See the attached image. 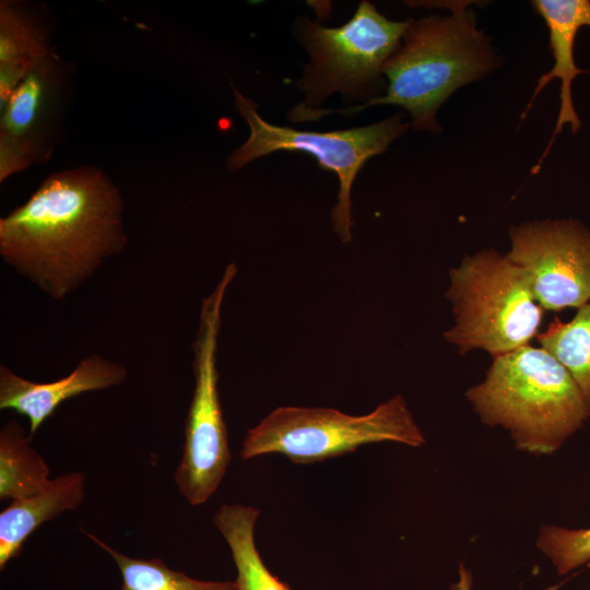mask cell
<instances>
[{
  "label": "cell",
  "mask_w": 590,
  "mask_h": 590,
  "mask_svg": "<svg viewBox=\"0 0 590 590\" xmlns=\"http://www.w3.org/2000/svg\"><path fill=\"white\" fill-rule=\"evenodd\" d=\"M236 273V264H227L215 287L202 299L192 343L194 388L185 424L182 457L175 473L179 493L192 506L204 504L216 492L231 461L216 359L222 307Z\"/></svg>",
  "instance_id": "8"
},
{
  "label": "cell",
  "mask_w": 590,
  "mask_h": 590,
  "mask_svg": "<svg viewBox=\"0 0 590 590\" xmlns=\"http://www.w3.org/2000/svg\"><path fill=\"white\" fill-rule=\"evenodd\" d=\"M380 441L410 447H421L426 441L400 394L365 415H350L331 408H276L247 430L239 455L248 460L278 453L293 463L309 464Z\"/></svg>",
  "instance_id": "6"
},
{
  "label": "cell",
  "mask_w": 590,
  "mask_h": 590,
  "mask_svg": "<svg viewBox=\"0 0 590 590\" xmlns=\"http://www.w3.org/2000/svg\"><path fill=\"white\" fill-rule=\"evenodd\" d=\"M451 590H472V574L463 563L459 566V580L451 586Z\"/></svg>",
  "instance_id": "20"
},
{
  "label": "cell",
  "mask_w": 590,
  "mask_h": 590,
  "mask_svg": "<svg viewBox=\"0 0 590 590\" xmlns=\"http://www.w3.org/2000/svg\"><path fill=\"white\" fill-rule=\"evenodd\" d=\"M85 498V475L79 471L52 479L40 493L12 500L0 514V569L16 557L26 539L43 523L76 509Z\"/></svg>",
  "instance_id": "14"
},
{
  "label": "cell",
  "mask_w": 590,
  "mask_h": 590,
  "mask_svg": "<svg viewBox=\"0 0 590 590\" xmlns=\"http://www.w3.org/2000/svg\"><path fill=\"white\" fill-rule=\"evenodd\" d=\"M119 188L101 168L50 174L0 219V255L46 295L61 300L128 244Z\"/></svg>",
  "instance_id": "1"
},
{
  "label": "cell",
  "mask_w": 590,
  "mask_h": 590,
  "mask_svg": "<svg viewBox=\"0 0 590 590\" xmlns=\"http://www.w3.org/2000/svg\"><path fill=\"white\" fill-rule=\"evenodd\" d=\"M84 533L108 553L121 573V590H238L235 581H205L170 569L161 558H133L123 555L95 535Z\"/></svg>",
  "instance_id": "18"
},
{
  "label": "cell",
  "mask_w": 590,
  "mask_h": 590,
  "mask_svg": "<svg viewBox=\"0 0 590 590\" xmlns=\"http://www.w3.org/2000/svg\"><path fill=\"white\" fill-rule=\"evenodd\" d=\"M534 11L544 20L548 30L550 50L554 58L552 69L542 74L527 105L522 119L530 110L534 99L554 79L560 80V105L552 138L542 154L533 173L541 167L542 161L548 154L554 140L562 132L566 123L570 125L573 134L581 127L580 119L575 110L571 97V84L574 80L590 71L579 69L574 58V46L577 34L581 27H590V1L589 0H534L531 2Z\"/></svg>",
  "instance_id": "12"
},
{
  "label": "cell",
  "mask_w": 590,
  "mask_h": 590,
  "mask_svg": "<svg viewBox=\"0 0 590 590\" xmlns=\"http://www.w3.org/2000/svg\"><path fill=\"white\" fill-rule=\"evenodd\" d=\"M74 78V64L54 48L1 106L0 182L50 161L66 135Z\"/></svg>",
  "instance_id": "9"
},
{
  "label": "cell",
  "mask_w": 590,
  "mask_h": 590,
  "mask_svg": "<svg viewBox=\"0 0 590 590\" xmlns=\"http://www.w3.org/2000/svg\"><path fill=\"white\" fill-rule=\"evenodd\" d=\"M538 341L566 368L590 410V302L568 321L556 318Z\"/></svg>",
  "instance_id": "17"
},
{
  "label": "cell",
  "mask_w": 590,
  "mask_h": 590,
  "mask_svg": "<svg viewBox=\"0 0 590 590\" xmlns=\"http://www.w3.org/2000/svg\"><path fill=\"white\" fill-rule=\"evenodd\" d=\"M126 367L93 354L80 361L66 377L51 382L27 380L3 364L0 366V410H13L30 421L33 438L42 424L66 400L79 394L104 390L125 382Z\"/></svg>",
  "instance_id": "11"
},
{
  "label": "cell",
  "mask_w": 590,
  "mask_h": 590,
  "mask_svg": "<svg viewBox=\"0 0 590 590\" xmlns=\"http://www.w3.org/2000/svg\"><path fill=\"white\" fill-rule=\"evenodd\" d=\"M49 473L23 426L16 420L7 422L0 429V498L16 500L43 492Z\"/></svg>",
  "instance_id": "16"
},
{
  "label": "cell",
  "mask_w": 590,
  "mask_h": 590,
  "mask_svg": "<svg viewBox=\"0 0 590 590\" xmlns=\"http://www.w3.org/2000/svg\"><path fill=\"white\" fill-rule=\"evenodd\" d=\"M449 281L453 324L444 335L460 354L483 350L495 357L529 345L540 333L545 310L523 269L507 255L483 249L465 256Z\"/></svg>",
  "instance_id": "4"
},
{
  "label": "cell",
  "mask_w": 590,
  "mask_h": 590,
  "mask_svg": "<svg viewBox=\"0 0 590 590\" xmlns=\"http://www.w3.org/2000/svg\"><path fill=\"white\" fill-rule=\"evenodd\" d=\"M465 397L484 424L507 429L518 449L534 455L554 453L590 418L566 368L530 344L493 357Z\"/></svg>",
  "instance_id": "3"
},
{
  "label": "cell",
  "mask_w": 590,
  "mask_h": 590,
  "mask_svg": "<svg viewBox=\"0 0 590 590\" xmlns=\"http://www.w3.org/2000/svg\"><path fill=\"white\" fill-rule=\"evenodd\" d=\"M536 546L559 575H566L590 563V527L567 529L542 526Z\"/></svg>",
  "instance_id": "19"
},
{
  "label": "cell",
  "mask_w": 590,
  "mask_h": 590,
  "mask_svg": "<svg viewBox=\"0 0 590 590\" xmlns=\"http://www.w3.org/2000/svg\"><path fill=\"white\" fill-rule=\"evenodd\" d=\"M451 14H432L412 20L401 47L386 62V93L346 108L306 109L297 105L288 113L292 122L320 119L329 114L355 115L375 105H397L411 116L414 130L440 132L439 107L461 86L495 70L500 57L467 4L447 5Z\"/></svg>",
  "instance_id": "2"
},
{
  "label": "cell",
  "mask_w": 590,
  "mask_h": 590,
  "mask_svg": "<svg viewBox=\"0 0 590 590\" xmlns=\"http://www.w3.org/2000/svg\"><path fill=\"white\" fill-rule=\"evenodd\" d=\"M507 257L523 269L544 310L590 302V228L576 219L526 222L509 229Z\"/></svg>",
  "instance_id": "10"
},
{
  "label": "cell",
  "mask_w": 590,
  "mask_h": 590,
  "mask_svg": "<svg viewBox=\"0 0 590 590\" xmlns=\"http://www.w3.org/2000/svg\"><path fill=\"white\" fill-rule=\"evenodd\" d=\"M56 19L40 2L0 1V106L54 47Z\"/></svg>",
  "instance_id": "13"
},
{
  "label": "cell",
  "mask_w": 590,
  "mask_h": 590,
  "mask_svg": "<svg viewBox=\"0 0 590 590\" xmlns=\"http://www.w3.org/2000/svg\"><path fill=\"white\" fill-rule=\"evenodd\" d=\"M259 510L240 504H223L214 524L228 544L237 569L238 590H292L263 563L255 542Z\"/></svg>",
  "instance_id": "15"
},
{
  "label": "cell",
  "mask_w": 590,
  "mask_h": 590,
  "mask_svg": "<svg viewBox=\"0 0 590 590\" xmlns=\"http://www.w3.org/2000/svg\"><path fill=\"white\" fill-rule=\"evenodd\" d=\"M296 22L298 38L309 54L296 82L305 93L297 106L317 109L333 93L365 103L381 97L387 88L384 67L401 47L411 19L389 20L364 0L339 27H326L306 16Z\"/></svg>",
  "instance_id": "5"
},
{
  "label": "cell",
  "mask_w": 590,
  "mask_h": 590,
  "mask_svg": "<svg viewBox=\"0 0 590 590\" xmlns=\"http://www.w3.org/2000/svg\"><path fill=\"white\" fill-rule=\"evenodd\" d=\"M235 108L249 128L247 140L227 157V167L236 172L250 162L279 152L295 151L312 155L320 168L333 172L339 179L337 203L331 211L332 226L342 243L352 240L353 182L373 156L408 131L411 122L398 113L379 122L344 130L307 131L276 126L264 120L258 105L233 86Z\"/></svg>",
  "instance_id": "7"
}]
</instances>
